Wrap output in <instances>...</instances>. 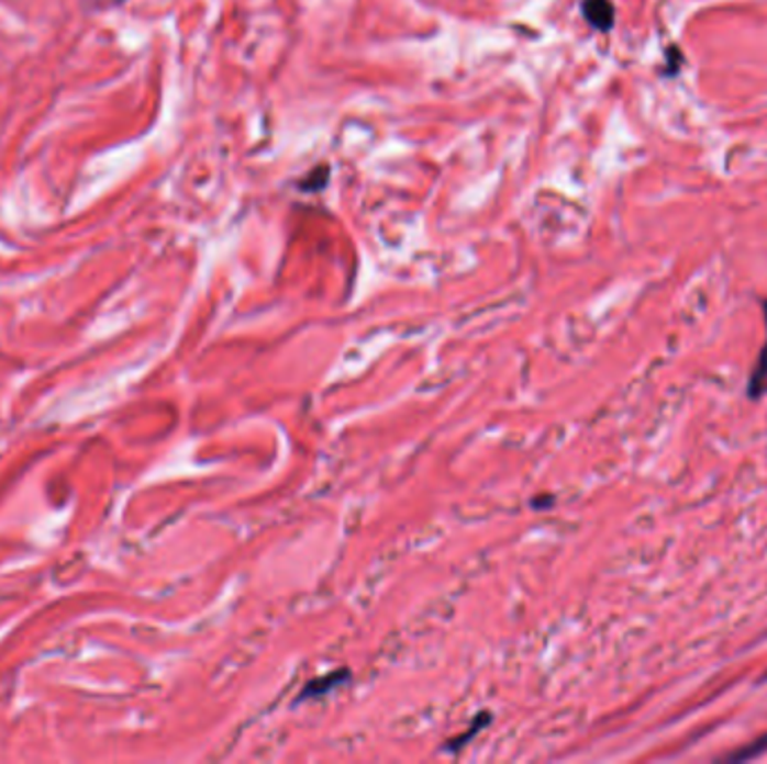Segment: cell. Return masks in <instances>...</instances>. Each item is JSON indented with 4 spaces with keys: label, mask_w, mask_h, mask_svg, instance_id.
Listing matches in <instances>:
<instances>
[{
    "label": "cell",
    "mask_w": 767,
    "mask_h": 764,
    "mask_svg": "<svg viewBox=\"0 0 767 764\" xmlns=\"http://www.w3.org/2000/svg\"><path fill=\"white\" fill-rule=\"evenodd\" d=\"M348 679H351V671H348V668H340V671L327 673V675H323V677H319V679L308 682V684L301 688V695L297 697V701L323 697V695H327L331 690H335L337 686L346 684Z\"/></svg>",
    "instance_id": "6da1fadb"
},
{
    "label": "cell",
    "mask_w": 767,
    "mask_h": 764,
    "mask_svg": "<svg viewBox=\"0 0 767 764\" xmlns=\"http://www.w3.org/2000/svg\"><path fill=\"white\" fill-rule=\"evenodd\" d=\"M581 12H583V19H586L594 30L607 32V30L613 27L615 8H613L611 0H583V3H581Z\"/></svg>",
    "instance_id": "7a4b0ae2"
},
{
    "label": "cell",
    "mask_w": 767,
    "mask_h": 764,
    "mask_svg": "<svg viewBox=\"0 0 767 764\" xmlns=\"http://www.w3.org/2000/svg\"><path fill=\"white\" fill-rule=\"evenodd\" d=\"M765 307V321H767V301L763 303ZM767 393V341L760 350V357L752 370V377H749V384H747V395L752 400H760L763 395Z\"/></svg>",
    "instance_id": "3957f363"
},
{
    "label": "cell",
    "mask_w": 767,
    "mask_h": 764,
    "mask_svg": "<svg viewBox=\"0 0 767 764\" xmlns=\"http://www.w3.org/2000/svg\"><path fill=\"white\" fill-rule=\"evenodd\" d=\"M489 720H491V718H489V714H480V716L476 718V722H471L469 731H467L465 735L454 738L452 742H447V746H445V749H447V751H456V749H460V746H463L467 740H471V738H474V735L480 731V727H485Z\"/></svg>",
    "instance_id": "277c9868"
},
{
    "label": "cell",
    "mask_w": 767,
    "mask_h": 764,
    "mask_svg": "<svg viewBox=\"0 0 767 764\" xmlns=\"http://www.w3.org/2000/svg\"><path fill=\"white\" fill-rule=\"evenodd\" d=\"M763 749H767V735L765 738H760V740H756L754 744H749V746H745L741 753H736V755H732V760H747V757H752V755H756V753H760Z\"/></svg>",
    "instance_id": "5b68a950"
}]
</instances>
